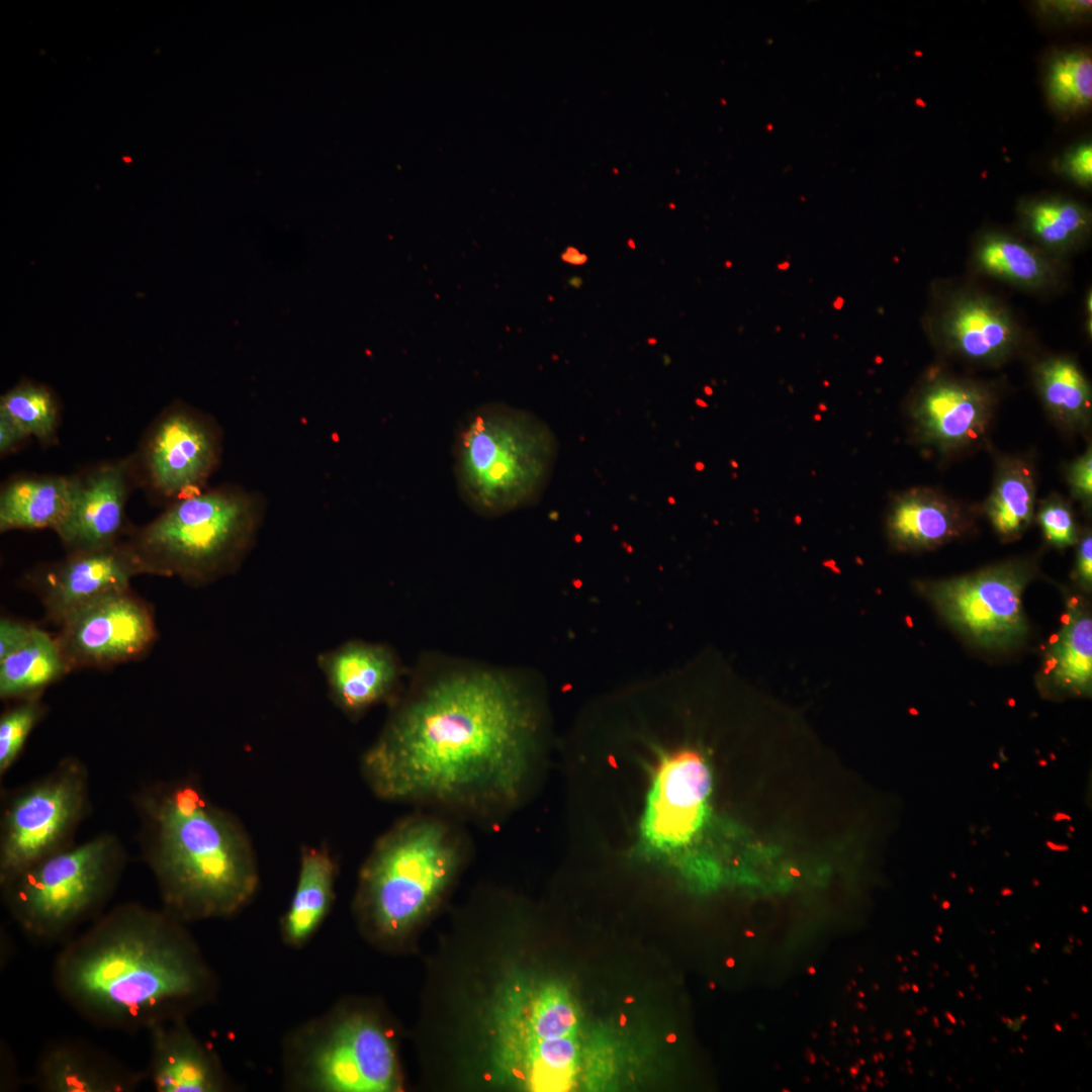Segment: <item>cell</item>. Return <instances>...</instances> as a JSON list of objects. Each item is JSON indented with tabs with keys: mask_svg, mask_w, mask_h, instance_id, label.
<instances>
[{
	"mask_svg": "<svg viewBox=\"0 0 1092 1092\" xmlns=\"http://www.w3.org/2000/svg\"><path fill=\"white\" fill-rule=\"evenodd\" d=\"M70 672L56 637L34 627L30 637L0 659V698L20 701L39 698Z\"/></svg>",
	"mask_w": 1092,
	"mask_h": 1092,
	"instance_id": "obj_24",
	"label": "cell"
},
{
	"mask_svg": "<svg viewBox=\"0 0 1092 1092\" xmlns=\"http://www.w3.org/2000/svg\"><path fill=\"white\" fill-rule=\"evenodd\" d=\"M536 733L535 709L516 677L449 671L402 703L362 770L383 800L494 816L519 799Z\"/></svg>",
	"mask_w": 1092,
	"mask_h": 1092,
	"instance_id": "obj_1",
	"label": "cell"
},
{
	"mask_svg": "<svg viewBox=\"0 0 1092 1092\" xmlns=\"http://www.w3.org/2000/svg\"><path fill=\"white\" fill-rule=\"evenodd\" d=\"M0 717V776H4L21 754L28 736L46 715L40 698L16 701Z\"/></svg>",
	"mask_w": 1092,
	"mask_h": 1092,
	"instance_id": "obj_32",
	"label": "cell"
},
{
	"mask_svg": "<svg viewBox=\"0 0 1092 1092\" xmlns=\"http://www.w3.org/2000/svg\"><path fill=\"white\" fill-rule=\"evenodd\" d=\"M563 258H564L565 261H567V262H569L571 264H574V265H579V264H582V263H584L586 261V257L584 255L580 254L575 249L567 250L565 252V254L563 255Z\"/></svg>",
	"mask_w": 1092,
	"mask_h": 1092,
	"instance_id": "obj_40",
	"label": "cell"
},
{
	"mask_svg": "<svg viewBox=\"0 0 1092 1092\" xmlns=\"http://www.w3.org/2000/svg\"><path fill=\"white\" fill-rule=\"evenodd\" d=\"M557 441L533 414L487 403L460 423L453 472L461 499L478 515L502 516L533 505L556 462Z\"/></svg>",
	"mask_w": 1092,
	"mask_h": 1092,
	"instance_id": "obj_4",
	"label": "cell"
},
{
	"mask_svg": "<svg viewBox=\"0 0 1092 1092\" xmlns=\"http://www.w3.org/2000/svg\"><path fill=\"white\" fill-rule=\"evenodd\" d=\"M72 502L71 475L21 474L0 491V531L52 529L66 520Z\"/></svg>",
	"mask_w": 1092,
	"mask_h": 1092,
	"instance_id": "obj_22",
	"label": "cell"
},
{
	"mask_svg": "<svg viewBox=\"0 0 1092 1092\" xmlns=\"http://www.w3.org/2000/svg\"><path fill=\"white\" fill-rule=\"evenodd\" d=\"M1005 1024L1009 1029H1011L1013 1031H1017V1030H1019L1021 1028L1022 1018H1013V1019L1007 1018L1006 1021H1005Z\"/></svg>",
	"mask_w": 1092,
	"mask_h": 1092,
	"instance_id": "obj_41",
	"label": "cell"
},
{
	"mask_svg": "<svg viewBox=\"0 0 1092 1092\" xmlns=\"http://www.w3.org/2000/svg\"><path fill=\"white\" fill-rule=\"evenodd\" d=\"M1038 522L1046 540L1056 547L1072 545L1077 538L1074 517L1069 506L1058 496L1044 500Z\"/></svg>",
	"mask_w": 1092,
	"mask_h": 1092,
	"instance_id": "obj_33",
	"label": "cell"
},
{
	"mask_svg": "<svg viewBox=\"0 0 1092 1092\" xmlns=\"http://www.w3.org/2000/svg\"><path fill=\"white\" fill-rule=\"evenodd\" d=\"M1033 377L1052 417L1065 428L1081 430L1091 419V386L1078 364L1058 356L1036 364Z\"/></svg>",
	"mask_w": 1092,
	"mask_h": 1092,
	"instance_id": "obj_28",
	"label": "cell"
},
{
	"mask_svg": "<svg viewBox=\"0 0 1092 1092\" xmlns=\"http://www.w3.org/2000/svg\"><path fill=\"white\" fill-rule=\"evenodd\" d=\"M994 405V393L983 383L938 375L918 387L907 412L912 433L920 443L949 452L983 437Z\"/></svg>",
	"mask_w": 1092,
	"mask_h": 1092,
	"instance_id": "obj_15",
	"label": "cell"
},
{
	"mask_svg": "<svg viewBox=\"0 0 1092 1092\" xmlns=\"http://www.w3.org/2000/svg\"><path fill=\"white\" fill-rule=\"evenodd\" d=\"M126 863V850L117 835L102 832L1 882V899L27 936L55 942L106 904Z\"/></svg>",
	"mask_w": 1092,
	"mask_h": 1092,
	"instance_id": "obj_7",
	"label": "cell"
},
{
	"mask_svg": "<svg viewBox=\"0 0 1092 1092\" xmlns=\"http://www.w3.org/2000/svg\"><path fill=\"white\" fill-rule=\"evenodd\" d=\"M182 923L162 907H113L59 951L56 990L100 1027L148 1030L183 1017L208 991L211 977Z\"/></svg>",
	"mask_w": 1092,
	"mask_h": 1092,
	"instance_id": "obj_2",
	"label": "cell"
},
{
	"mask_svg": "<svg viewBox=\"0 0 1092 1092\" xmlns=\"http://www.w3.org/2000/svg\"><path fill=\"white\" fill-rule=\"evenodd\" d=\"M1052 12L1064 15H1073L1087 12L1091 8V1H1049L1040 4Z\"/></svg>",
	"mask_w": 1092,
	"mask_h": 1092,
	"instance_id": "obj_39",
	"label": "cell"
},
{
	"mask_svg": "<svg viewBox=\"0 0 1092 1092\" xmlns=\"http://www.w3.org/2000/svg\"><path fill=\"white\" fill-rule=\"evenodd\" d=\"M1049 93L1057 106L1064 110L1087 107L1092 99V61L1084 53H1065L1051 65L1048 77Z\"/></svg>",
	"mask_w": 1092,
	"mask_h": 1092,
	"instance_id": "obj_31",
	"label": "cell"
},
{
	"mask_svg": "<svg viewBox=\"0 0 1092 1092\" xmlns=\"http://www.w3.org/2000/svg\"><path fill=\"white\" fill-rule=\"evenodd\" d=\"M330 695L350 715L360 714L393 692L399 665L385 646L349 641L317 656Z\"/></svg>",
	"mask_w": 1092,
	"mask_h": 1092,
	"instance_id": "obj_18",
	"label": "cell"
},
{
	"mask_svg": "<svg viewBox=\"0 0 1092 1092\" xmlns=\"http://www.w3.org/2000/svg\"><path fill=\"white\" fill-rule=\"evenodd\" d=\"M1068 482L1071 492L1084 506L1090 507L1092 500V452L1089 447L1069 468Z\"/></svg>",
	"mask_w": 1092,
	"mask_h": 1092,
	"instance_id": "obj_34",
	"label": "cell"
},
{
	"mask_svg": "<svg viewBox=\"0 0 1092 1092\" xmlns=\"http://www.w3.org/2000/svg\"><path fill=\"white\" fill-rule=\"evenodd\" d=\"M1043 676L1057 691L1089 695L1092 687V619L1086 608L1071 604L1065 624L1051 645Z\"/></svg>",
	"mask_w": 1092,
	"mask_h": 1092,
	"instance_id": "obj_25",
	"label": "cell"
},
{
	"mask_svg": "<svg viewBox=\"0 0 1092 1092\" xmlns=\"http://www.w3.org/2000/svg\"><path fill=\"white\" fill-rule=\"evenodd\" d=\"M887 533L900 550L932 549L959 536L966 525L961 508L928 487L897 495L887 515Z\"/></svg>",
	"mask_w": 1092,
	"mask_h": 1092,
	"instance_id": "obj_21",
	"label": "cell"
},
{
	"mask_svg": "<svg viewBox=\"0 0 1092 1092\" xmlns=\"http://www.w3.org/2000/svg\"><path fill=\"white\" fill-rule=\"evenodd\" d=\"M930 331L945 352L991 366L1007 361L1023 342L1022 329L1008 306L973 289L946 294L932 313Z\"/></svg>",
	"mask_w": 1092,
	"mask_h": 1092,
	"instance_id": "obj_14",
	"label": "cell"
},
{
	"mask_svg": "<svg viewBox=\"0 0 1092 1092\" xmlns=\"http://www.w3.org/2000/svg\"><path fill=\"white\" fill-rule=\"evenodd\" d=\"M148 1080L157 1092H218L224 1081L214 1057L186 1027L183 1017L148 1030Z\"/></svg>",
	"mask_w": 1092,
	"mask_h": 1092,
	"instance_id": "obj_20",
	"label": "cell"
},
{
	"mask_svg": "<svg viewBox=\"0 0 1092 1092\" xmlns=\"http://www.w3.org/2000/svg\"><path fill=\"white\" fill-rule=\"evenodd\" d=\"M147 1071L131 1069L100 1049L63 1039L44 1049L34 1071V1084L43 1092H132Z\"/></svg>",
	"mask_w": 1092,
	"mask_h": 1092,
	"instance_id": "obj_19",
	"label": "cell"
},
{
	"mask_svg": "<svg viewBox=\"0 0 1092 1092\" xmlns=\"http://www.w3.org/2000/svg\"><path fill=\"white\" fill-rule=\"evenodd\" d=\"M710 790V770L698 751H661L641 821L642 845L663 854L689 845L703 824Z\"/></svg>",
	"mask_w": 1092,
	"mask_h": 1092,
	"instance_id": "obj_13",
	"label": "cell"
},
{
	"mask_svg": "<svg viewBox=\"0 0 1092 1092\" xmlns=\"http://www.w3.org/2000/svg\"><path fill=\"white\" fill-rule=\"evenodd\" d=\"M220 453L214 422L184 403H173L154 421L132 460L138 482L171 504L204 489Z\"/></svg>",
	"mask_w": 1092,
	"mask_h": 1092,
	"instance_id": "obj_10",
	"label": "cell"
},
{
	"mask_svg": "<svg viewBox=\"0 0 1092 1092\" xmlns=\"http://www.w3.org/2000/svg\"><path fill=\"white\" fill-rule=\"evenodd\" d=\"M88 767L61 758L41 777L3 790L0 810V883L75 843L91 812Z\"/></svg>",
	"mask_w": 1092,
	"mask_h": 1092,
	"instance_id": "obj_8",
	"label": "cell"
},
{
	"mask_svg": "<svg viewBox=\"0 0 1092 1092\" xmlns=\"http://www.w3.org/2000/svg\"><path fill=\"white\" fill-rule=\"evenodd\" d=\"M35 626L9 618L0 621V659L20 647L31 635Z\"/></svg>",
	"mask_w": 1092,
	"mask_h": 1092,
	"instance_id": "obj_35",
	"label": "cell"
},
{
	"mask_svg": "<svg viewBox=\"0 0 1092 1092\" xmlns=\"http://www.w3.org/2000/svg\"><path fill=\"white\" fill-rule=\"evenodd\" d=\"M1066 172L1080 185L1088 186L1092 181V148L1085 144L1073 151L1065 163Z\"/></svg>",
	"mask_w": 1092,
	"mask_h": 1092,
	"instance_id": "obj_36",
	"label": "cell"
},
{
	"mask_svg": "<svg viewBox=\"0 0 1092 1092\" xmlns=\"http://www.w3.org/2000/svg\"><path fill=\"white\" fill-rule=\"evenodd\" d=\"M27 438L25 430L11 417L0 412V454L5 456L13 452Z\"/></svg>",
	"mask_w": 1092,
	"mask_h": 1092,
	"instance_id": "obj_37",
	"label": "cell"
},
{
	"mask_svg": "<svg viewBox=\"0 0 1092 1092\" xmlns=\"http://www.w3.org/2000/svg\"><path fill=\"white\" fill-rule=\"evenodd\" d=\"M1031 570L1005 562L975 573L931 582L928 599L950 627L975 646L1007 651L1028 632L1023 592Z\"/></svg>",
	"mask_w": 1092,
	"mask_h": 1092,
	"instance_id": "obj_9",
	"label": "cell"
},
{
	"mask_svg": "<svg viewBox=\"0 0 1092 1092\" xmlns=\"http://www.w3.org/2000/svg\"><path fill=\"white\" fill-rule=\"evenodd\" d=\"M130 804L163 909L182 922L224 918L253 897L258 870L247 833L196 779L143 782Z\"/></svg>",
	"mask_w": 1092,
	"mask_h": 1092,
	"instance_id": "obj_3",
	"label": "cell"
},
{
	"mask_svg": "<svg viewBox=\"0 0 1092 1092\" xmlns=\"http://www.w3.org/2000/svg\"><path fill=\"white\" fill-rule=\"evenodd\" d=\"M462 857L460 835L443 819L403 820L378 840L362 869L361 910L381 934H402L440 901Z\"/></svg>",
	"mask_w": 1092,
	"mask_h": 1092,
	"instance_id": "obj_6",
	"label": "cell"
},
{
	"mask_svg": "<svg viewBox=\"0 0 1092 1092\" xmlns=\"http://www.w3.org/2000/svg\"><path fill=\"white\" fill-rule=\"evenodd\" d=\"M1034 502L1035 482L1031 467L1022 459H1004L985 504L986 514L996 532L1005 539L1020 535L1032 519Z\"/></svg>",
	"mask_w": 1092,
	"mask_h": 1092,
	"instance_id": "obj_29",
	"label": "cell"
},
{
	"mask_svg": "<svg viewBox=\"0 0 1092 1092\" xmlns=\"http://www.w3.org/2000/svg\"><path fill=\"white\" fill-rule=\"evenodd\" d=\"M0 412L16 421L41 444H53L59 425V403L46 385L23 379L0 398Z\"/></svg>",
	"mask_w": 1092,
	"mask_h": 1092,
	"instance_id": "obj_30",
	"label": "cell"
},
{
	"mask_svg": "<svg viewBox=\"0 0 1092 1092\" xmlns=\"http://www.w3.org/2000/svg\"><path fill=\"white\" fill-rule=\"evenodd\" d=\"M262 513L255 493L220 485L169 504L127 542L147 574L207 584L239 568L255 541Z\"/></svg>",
	"mask_w": 1092,
	"mask_h": 1092,
	"instance_id": "obj_5",
	"label": "cell"
},
{
	"mask_svg": "<svg viewBox=\"0 0 1092 1092\" xmlns=\"http://www.w3.org/2000/svg\"><path fill=\"white\" fill-rule=\"evenodd\" d=\"M70 512L56 531L68 552L91 550L120 541L125 506L138 483L132 457L103 462L71 475Z\"/></svg>",
	"mask_w": 1092,
	"mask_h": 1092,
	"instance_id": "obj_16",
	"label": "cell"
},
{
	"mask_svg": "<svg viewBox=\"0 0 1092 1092\" xmlns=\"http://www.w3.org/2000/svg\"><path fill=\"white\" fill-rule=\"evenodd\" d=\"M335 872L326 849L302 850L295 892L283 920V934L289 943H303L326 917L334 898Z\"/></svg>",
	"mask_w": 1092,
	"mask_h": 1092,
	"instance_id": "obj_26",
	"label": "cell"
},
{
	"mask_svg": "<svg viewBox=\"0 0 1092 1092\" xmlns=\"http://www.w3.org/2000/svg\"><path fill=\"white\" fill-rule=\"evenodd\" d=\"M60 626L56 638L70 671L105 668L136 659L157 638L153 613L130 588L81 606Z\"/></svg>",
	"mask_w": 1092,
	"mask_h": 1092,
	"instance_id": "obj_11",
	"label": "cell"
},
{
	"mask_svg": "<svg viewBox=\"0 0 1092 1092\" xmlns=\"http://www.w3.org/2000/svg\"><path fill=\"white\" fill-rule=\"evenodd\" d=\"M40 574L46 614L60 625L81 606L109 593L129 588L134 576L147 572L126 540L102 548L68 552Z\"/></svg>",
	"mask_w": 1092,
	"mask_h": 1092,
	"instance_id": "obj_17",
	"label": "cell"
},
{
	"mask_svg": "<svg viewBox=\"0 0 1092 1092\" xmlns=\"http://www.w3.org/2000/svg\"><path fill=\"white\" fill-rule=\"evenodd\" d=\"M305 1069L313 1088L329 1092H390L399 1088L393 1044L371 1018L344 1016L309 1049Z\"/></svg>",
	"mask_w": 1092,
	"mask_h": 1092,
	"instance_id": "obj_12",
	"label": "cell"
},
{
	"mask_svg": "<svg viewBox=\"0 0 1092 1092\" xmlns=\"http://www.w3.org/2000/svg\"><path fill=\"white\" fill-rule=\"evenodd\" d=\"M1020 217L1032 244L1058 259L1082 248L1091 230L1089 211L1071 199H1032L1022 204Z\"/></svg>",
	"mask_w": 1092,
	"mask_h": 1092,
	"instance_id": "obj_27",
	"label": "cell"
},
{
	"mask_svg": "<svg viewBox=\"0 0 1092 1092\" xmlns=\"http://www.w3.org/2000/svg\"><path fill=\"white\" fill-rule=\"evenodd\" d=\"M973 264L984 275L1029 291L1055 288L1062 275L1058 258L1002 233H988L977 241Z\"/></svg>",
	"mask_w": 1092,
	"mask_h": 1092,
	"instance_id": "obj_23",
	"label": "cell"
},
{
	"mask_svg": "<svg viewBox=\"0 0 1092 1092\" xmlns=\"http://www.w3.org/2000/svg\"><path fill=\"white\" fill-rule=\"evenodd\" d=\"M1076 571L1081 584L1090 589L1092 584V537L1090 532H1087L1079 542Z\"/></svg>",
	"mask_w": 1092,
	"mask_h": 1092,
	"instance_id": "obj_38",
	"label": "cell"
}]
</instances>
